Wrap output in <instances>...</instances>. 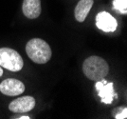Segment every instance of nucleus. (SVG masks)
<instances>
[{
	"label": "nucleus",
	"instance_id": "obj_1",
	"mask_svg": "<svg viewBox=\"0 0 127 119\" xmlns=\"http://www.w3.org/2000/svg\"><path fill=\"white\" fill-rule=\"evenodd\" d=\"M83 71L88 79L98 81L106 77L109 71V66L103 58L92 55L84 61Z\"/></svg>",
	"mask_w": 127,
	"mask_h": 119
},
{
	"label": "nucleus",
	"instance_id": "obj_2",
	"mask_svg": "<svg viewBox=\"0 0 127 119\" xmlns=\"http://www.w3.org/2000/svg\"><path fill=\"white\" fill-rule=\"evenodd\" d=\"M26 53L28 56L37 64H45L49 61L52 56V52L46 41L40 38L31 39L26 45Z\"/></svg>",
	"mask_w": 127,
	"mask_h": 119
},
{
	"label": "nucleus",
	"instance_id": "obj_3",
	"mask_svg": "<svg viewBox=\"0 0 127 119\" xmlns=\"http://www.w3.org/2000/svg\"><path fill=\"white\" fill-rule=\"evenodd\" d=\"M0 66L11 71H19L23 69L24 62L21 55L15 50L10 48H1Z\"/></svg>",
	"mask_w": 127,
	"mask_h": 119
},
{
	"label": "nucleus",
	"instance_id": "obj_4",
	"mask_svg": "<svg viewBox=\"0 0 127 119\" xmlns=\"http://www.w3.org/2000/svg\"><path fill=\"white\" fill-rule=\"evenodd\" d=\"M96 90L101 97V102L104 104H111L116 99V92H114V84L112 82H106V80H98L96 83Z\"/></svg>",
	"mask_w": 127,
	"mask_h": 119
},
{
	"label": "nucleus",
	"instance_id": "obj_5",
	"mask_svg": "<svg viewBox=\"0 0 127 119\" xmlns=\"http://www.w3.org/2000/svg\"><path fill=\"white\" fill-rule=\"evenodd\" d=\"M0 92L5 95L17 96L25 92V85L18 79L9 78L5 79L0 84Z\"/></svg>",
	"mask_w": 127,
	"mask_h": 119
},
{
	"label": "nucleus",
	"instance_id": "obj_6",
	"mask_svg": "<svg viewBox=\"0 0 127 119\" xmlns=\"http://www.w3.org/2000/svg\"><path fill=\"white\" fill-rule=\"evenodd\" d=\"M34 107H35V99L32 96L27 95L11 101L9 105V110L15 114H21L32 111Z\"/></svg>",
	"mask_w": 127,
	"mask_h": 119
},
{
	"label": "nucleus",
	"instance_id": "obj_7",
	"mask_svg": "<svg viewBox=\"0 0 127 119\" xmlns=\"http://www.w3.org/2000/svg\"><path fill=\"white\" fill-rule=\"evenodd\" d=\"M96 26L98 29L105 33H113L117 30L116 18L112 16L107 11H101L96 16Z\"/></svg>",
	"mask_w": 127,
	"mask_h": 119
},
{
	"label": "nucleus",
	"instance_id": "obj_8",
	"mask_svg": "<svg viewBox=\"0 0 127 119\" xmlns=\"http://www.w3.org/2000/svg\"><path fill=\"white\" fill-rule=\"evenodd\" d=\"M24 15L30 19H35L41 14V0H24L22 4Z\"/></svg>",
	"mask_w": 127,
	"mask_h": 119
},
{
	"label": "nucleus",
	"instance_id": "obj_9",
	"mask_svg": "<svg viewBox=\"0 0 127 119\" xmlns=\"http://www.w3.org/2000/svg\"><path fill=\"white\" fill-rule=\"evenodd\" d=\"M94 1L93 0H81L77 4L74 11V15L78 22H84L90 11Z\"/></svg>",
	"mask_w": 127,
	"mask_h": 119
},
{
	"label": "nucleus",
	"instance_id": "obj_10",
	"mask_svg": "<svg viewBox=\"0 0 127 119\" xmlns=\"http://www.w3.org/2000/svg\"><path fill=\"white\" fill-rule=\"evenodd\" d=\"M113 8L122 14L127 13V0H114Z\"/></svg>",
	"mask_w": 127,
	"mask_h": 119
},
{
	"label": "nucleus",
	"instance_id": "obj_11",
	"mask_svg": "<svg viewBox=\"0 0 127 119\" xmlns=\"http://www.w3.org/2000/svg\"><path fill=\"white\" fill-rule=\"evenodd\" d=\"M122 110V109H121ZM116 117L115 118H117V119H124V118H126L127 117V110H126V108H123L121 111V113H119L118 114H116L115 115Z\"/></svg>",
	"mask_w": 127,
	"mask_h": 119
},
{
	"label": "nucleus",
	"instance_id": "obj_12",
	"mask_svg": "<svg viewBox=\"0 0 127 119\" xmlns=\"http://www.w3.org/2000/svg\"><path fill=\"white\" fill-rule=\"evenodd\" d=\"M18 119H30V116H20V117H17Z\"/></svg>",
	"mask_w": 127,
	"mask_h": 119
},
{
	"label": "nucleus",
	"instance_id": "obj_13",
	"mask_svg": "<svg viewBox=\"0 0 127 119\" xmlns=\"http://www.w3.org/2000/svg\"><path fill=\"white\" fill-rule=\"evenodd\" d=\"M3 75V69H2V67L0 66V77Z\"/></svg>",
	"mask_w": 127,
	"mask_h": 119
}]
</instances>
